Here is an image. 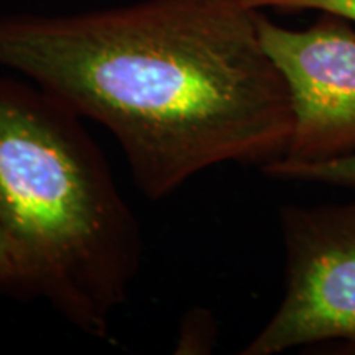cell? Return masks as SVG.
<instances>
[{"instance_id": "5b68a950", "label": "cell", "mask_w": 355, "mask_h": 355, "mask_svg": "<svg viewBox=\"0 0 355 355\" xmlns=\"http://www.w3.org/2000/svg\"><path fill=\"white\" fill-rule=\"evenodd\" d=\"M261 171L273 180L304 181L355 189V155L321 163H283L278 159L266 163Z\"/></svg>"}, {"instance_id": "7a4b0ae2", "label": "cell", "mask_w": 355, "mask_h": 355, "mask_svg": "<svg viewBox=\"0 0 355 355\" xmlns=\"http://www.w3.org/2000/svg\"><path fill=\"white\" fill-rule=\"evenodd\" d=\"M83 122L37 84L0 76V220L33 298L107 339L140 270L141 235Z\"/></svg>"}, {"instance_id": "6da1fadb", "label": "cell", "mask_w": 355, "mask_h": 355, "mask_svg": "<svg viewBox=\"0 0 355 355\" xmlns=\"http://www.w3.org/2000/svg\"><path fill=\"white\" fill-rule=\"evenodd\" d=\"M243 0H139L76 13L0 15V68L19 73L121 145L163 199L209 168L279 158L290 94Z\"/></svg>"}, {"instance_id": "52a82bcc", "label": "cell", "mask_w": 355, "mask_h": 355, "mask_svg": "<svg viewBox=\"0 0 355 355\" xmlns=\"http://www.w3.org/2000/svg\"><path fill=\"white\" fill-rule=\"evenodd\" d=\"M217 339L216 322L206 309H193L181 322L176 354H209Z\"/></svg>"}, {"instance_id": "3957f363", "label": "cell", "mask_w": 355, "mask_h": 355, "mask_svg": "<svg viewBox=\"0 0 355 355\" xmlns=\"http://www.w3.org/2000/svg\"><path fill=\"white\" fill-rule=\"evenodd\" d=\"M285 293L242 355L339 345L355 354V199L279 209Z\"/></svg>"}, {"instance_id": "277c9868", "label": "cell", "mask_w": 355, "mask_h": 355, "mask_svg": "<svg viewBox=\"0 0 355 355\" xmlns=\"http://www.w3.org/2000/svg\"><path fill=\"white\" fill-rule=\"evenodd\" d=\"M265 51L290 94L293 130L278 162L321 163L355 155V30L321 13L308 28H286L259 13Z\"/></svg>"}, {"instance_id": "ba28073f", "label": "cell", "mask_w": 355, "mask_h": 355, "mask_svg": "<svg viewBox=\"0 0 355 355\" xmlns=\"http://www.w3.org/2000/svg\"><path fill=\"white\" fill-rule=\"evenodd\" d=\"M243 2L255 10H265V8L286 12L314 10L331 13L355 24V0H243Z\"/></svg>"}, {"instance_id": "8992f818", "label": "cell", "mask_w": 355, "mask_h": 355, "mask_svg": "<svg viewBox=\"0 0 355 355\" xmlns=\"http://www.w3.org/2000/svg\"><path fill=\"white\" fill-rule=\"evenodd\" d=\"M0 295L21 300L33 298L19 248L2 220H0Z\"/></svg>"}]
</instances>
